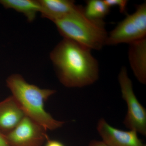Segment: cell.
<instances>
[{
    "instance_id": "cell-1",
    "label": "cell",
    "mask_w": 146,
    "mask_h": 146,
    "mask_svg": "<svg viewBox=\"0 0 146 146\" xmlns=\"http://www.w3.org/2000/svg\"><path fill=\"white\" fill-rule=\"evenodd\" d=\"M50 56L58 80L65 87L82 88L98 80L99 65L91 50L74 41L63 38Z\"/></svg>"
},
{
    "instance_id": "cell-2",
    "label": "cell",
    "mask_w": 146,
    "mask_h": 146,
    "mask_svg": "<svg viewBox=\"0 0 146 146\" xmlns=\"http://www.w3.org/2000/svg\"><path fill=\"white\" fill-rule=\"evenodd\" d=\"M6 84L11 96L25 116L42 126L46 130H55L65 123V122L54 119L45 110V102L55 94L56 90L41 89L31 84L18 74L9 76Z\"/></svg>"
},
{
    "instance_id": "cell-3",
    "label": "cell",
    "mask_w": 146,
    "mask_h": 146,
    "mask_svg": "<svg viewBox=\"0 0 146 146\" xmlns=\"http://www.w3.org/2000/svg\"><path fill=\"white\" fill-rule=\"evenodd\" d=\"M53 23L63 38L91 50H99L106 45L108 34L103 21H94L87 18L80 6L78 5L72 13Z\"/></svg>"
},
{
    "instance_id": "cell-4",
    "label": "cell",
    "mask_w": 146,
    "mask_h": 146,
    "mask_svg": "<svg viewBox=\"0 0 146 146\" xmlns=\"http://www.w3.org/2000/svg\"><path fill=\"white\" fill-rule=\"evenodd\" d=\"M146 37V3L136 6L134 13L127 15L109 34L106 45L128 43Z\"/></svg>"
},
{
    "instance_id": "cell-5",
    "label": "cell",
    "mask_w": 146,
    "mask_h": 146,
    "mask_svg": "<svg viewBox=\"0 0 146 146\" xmlns=\"http://www.w3.org/2000/svg\"><path fill=\"white\" fill-rule=\"evenodd\" d=\"M122 97L127 105V113L123 123L126 127L146 136V110L133 92L132 81L125 67H122L118 76Z\"/></svg>"
},
{
    "instance_id": "cell-6",
    "label": "cell",
    "mask_w": 146,
    "mask_h": 146,
    "mask_svg": "<svg viewBox=\"0 0 146 146\" xmlns=\"http://www.w3.org/2000/svg\"><path fill=\"white\" fill-rule=\"evenodd\" d=\"M42 126L25 116L5 137L9 146H42L49 139Z\"/></svg>"
},
{
    "instance_id": "cell-7",
    "label": "cell",
    "mask_w": 146,
    "mask_h": 146,
    "mask_svg": "<svg viewBox=\"0 0 146 146\" xmlns=\"http://www.w3.org/2000/svg\"><path fill=\"white\" fill-rule=\"evenodd\" d=\"M97 129L103 141L108 146H146L135 131L118 129L109 125L103 118L99 121Z\"/></svg>"
},
{
    "instance_id": "cell-8",
    "label": "cell",
    "mask_w": 146,
    "mask_h": 146,
    "mask_svg": "<svg viewBox=\"0 0 146 146\" xmlns=\"http://www.w3.org/2000/svg\"><path fill=\"white\" fill-rule=\"evenodd\" d=\"M128 59L131 70L140 83H146V37L129 44Z\"/></svg>"
},
{
    "instance_id": "cell-9",
    "label": "cell",
    "mask_w": 146,
    "mask_h": 146,
    "mask_svg": "<svg viewBox=\"0 0 146 146\" xmlns=\"http://www.w3.org/2000/svg\"><path fill=\"white\" fill-rule=\"evenodd\" d=\"M25 117L12 96L0 102V132L8 133Z\"/></svg>"
},
{
    "instance_id": "cell-10",
    "label": "cell",
    "mask_w": 146,
    "mask_h": 146,
    "mask_svg": "<svg viewBox=\"0 0 146 146\" xmlns=\"http://www.w3.org/2000/svg\"><path fill=\"white\" fill-rule=\"evenodd\" d=\"M43 18L53 22L63 18L75 10L78 5L70 0H39Z\"/></svg>"
},
{
    "instance_id": "cell-11",
    "label": "cell",
    "mask_w": 146,
    "mask_h": 146,
    "mask_svg": "<svg viewBox=\"0 0 146 146\" xmlns=\"http://www.w3.org/2000/svg\"><path fill=\"white\" fill-rule=\"evenodd\" d=\"M0 4L5 8L11 9L23 13L29 23L33 22L36 14L41 11L39 0H0Z\"/></svg>"
},
{
    "instance_id": "cell-12",
    "label": "cell",
    "mask_w": 146,
    "mask_h": 146,
    "mask_svg": "<svg viewBox=\"0 0 146 146\" xmlns=\"http://www.w3.org/2000/svg\"><path fill=\"white\" fill-rule=\"evenodd\" d=\"M108 7L102 0H89L83 8L84 14L87 18L94 21H103V19L108 14Z\"/></svg>"
},
{
    "instance_id": "cell-13",
    "label": "cell",
    "mask_w": 146,
    "mask_h": 146,
    "mask_svg": "<svg viewBox=\"0 0 146 146\" xmlns=\"http://www.w3.org/2000/svg\"><path fill=\"white\" fill-rule=\"evenodd\" d=\"M105 3L108 7H117L119 9L121 13H125L128 1L126 0H104Z\"/></svg>"
},
{
    "instance_id": "cell-14",
    "label": "cell",
    "mask_w": 146,
    "mask_h": 146,
    "mask_svg": "<svg viewBox=\"0 0 146 146\" xmlns=\"http://www.w3.org/2000/svg\"><path fill=\"white\" fill-rule=\"evenodd\" d=\"M45 146H65V145L60 142L56 140H50L48 139L46 141V143Z\"/></svg>"
},
{
    "instance_id": "cell-15",
    "label": "cell",
    "mask_w": 146,
    "mask_h": 146,
    "mask_svg": "<svg viewBox=\"0 0 146 146\" xmlns=\"http://www.w3.org/2000/svg\"><path fill=\"white\" fill-rule=\"evenodd\" d=\"M88 146H108L103 141L93 140L89 143Z\"/></svg>"
},
{
    "instance_id": "cell-16",
    "label": "cell",
    "mask_w": 146,
    "mask_h": 146,
    "mask_svg": "<svg viewBox=\"0 0 146 146\" xmlns=\"http://www.w3.org/2000/svg\"><path fill=\"white\" fill-rule=\"evenodd\" d=\"M0 146H9L3 133L0 132Z\"/></svg>"
}]
</instances>
